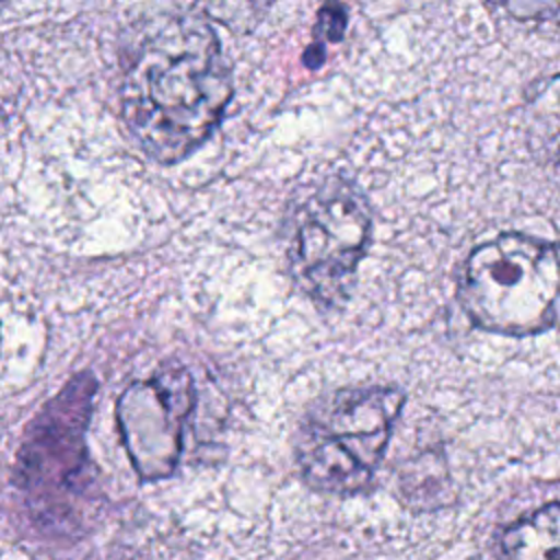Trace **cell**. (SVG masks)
Segmentation results:
<instances>
[{
	"mask_svg": "<svg viewBox=\"0 0 560 560\" xmlns=\"http://www.w3.org/2000/svg\"><path fill=\"white\" fill-rule=\"evenodd\" d=\"M232 98V72L214 28L199 15L153 18L122 70V118L158 162L190 155L219 125Z\"/></svg>",
	"mask_w": 560,
	"mask_h": 560,
	"instance_id": "1",
	"label": "cell"
},
{
	"mask_svg": "<svg viewBox=\"0 0 560 560\" xmlns=\"http://www.w3.org/2000/svg\"><path fill=\"white\" fill-rule=\"evenodd\" d=\"M459 302L479 328L499 335L560 326V245L518 232L481 243L462 267Z\"/></svg>",
	"mask_w": 560,
	"mask_h": 560,
	"instance_id": "2",
	"label": "cell"
},
{
	"mask_svg": "<svg viewBox=\"0 0 560 560\" xmlns=\"http://www.w3.org/2000/svg\"><path fill=\"white\" fill-rule=\"evenodd\" d=\"M402 405V389L385 385L335 389L315 400L295 435V459L304 481L330 494L363 490L374 477Z\"/></svg>",
	"mask_w": 560,
	"mask_h": 560,
	"instance_id": "3",
	"label": "cell"
},
{
	"mask_svg": "<svg viewBox=\"0 0 560 560\" xmlns=\"http://www.w3.org/2000/svg\"><path fill=\"white\" fill-rule=\"evenodd\" d=\"M370 208L343 177L308 188L289 214L287 258L298 287L324 306L339 304L370 241Z\"/></svg>",
	"mask_w": 560,
	"mask_h": 560,
	"instance_id": "4",
	"label": "cell"
},
{
	"mask_svg": "<svg viewBox=\"0 0 560 560\" xmlns=\"http://www.w3.org/2000/svg\"><path fill=\"white\" fill-rule=\"evenodd\" d=\"M96 381L83 372L46 402L31 422L18 453L15 483L42 518L59 521L85 475V429Z\"/></svg>",
	"mask_w": 560,
	"mask_h": 560,
	"instance_id": "5",
	"label": "cell"
},
{
	"mask_svg": "<svg viewBox=\"0 0 560 560\" xmlns=\"http://www.w3.org/2000/svg\"><path fill=\"white\" fill-rule=\"evenodd\" d=\"M192 402V378L179 363L160 365L149 381H136L120 394L118 429L142 479H162L173 472L182 453L184 420Z\"/></svg>",
	"mask_w": 560,
	"mask_h": 560,
	"instance_id": "6",
	"label": "cell"
},
{
	"mask_svg": "<svg viewBox=\"0 0 560 560\" xmlns=\"http://www.w3.org/2000/svg\"><path fill=\"white\" fill-rule=\"evenodd\" d=\"M525 136L532 153L560 175V72L529 85L525 96Z\"/></svg>",
	"mask_w": 560,
	"mask_h": 560,
	"instance_id": "7",
	"label": "cell"
},
{
	"mask_svg": "<svg viewBox=\"0 0 560 560\" xmlns=\"http://www.w3.org/2000/svg\"><path fill=\"white\" fill-rule=\"evenodd\" d=\"M505 560H560V503H547L501 536Z\"/></svg>",
	"mask_w": 560,
	"mask_h": 560,
	"instance_id": "8",
	"label": "cell"
},
{
	"mask_svg": "<svg viewBox=\"0 0 560 560\" xmlns=\"http://www.w3.org/2000/svg\"><path fill=\"white\" fill-rule=\"evenodd\" d=\"M346 22H348V18H346L343 7H339V4H326V7H322V11H319L317 33H324L326 39L337 42V39H341L343 31H346Z\"/></svg>",
	"mask_w": 560,
	"mask_h": 560,
	"instance_id": "9",
	"label": "cell"
}]
</instances>
